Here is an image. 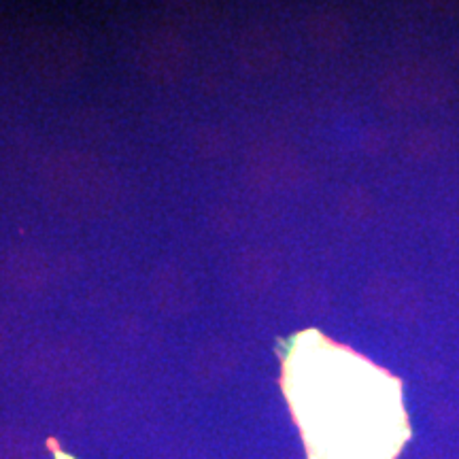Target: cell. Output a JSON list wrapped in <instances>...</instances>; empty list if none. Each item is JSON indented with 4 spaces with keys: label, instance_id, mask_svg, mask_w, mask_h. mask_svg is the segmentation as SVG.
<instances>
[{
    "label": "cell",
    "instance_id": "obj_1",
    "mask_svg": "<svg viewBox=\"0 0 459 459\" xmlns=\"http://www.w3.org/2000/svg\"><path fill=\"white\" fill-rule=\"evenodd\" d=\"M283 392L308 459H395L411 436L402 383L325 336H298Z\"/></svg>",
    "mask_w": 459,
    "mask_h": 459
}]
</instances>
